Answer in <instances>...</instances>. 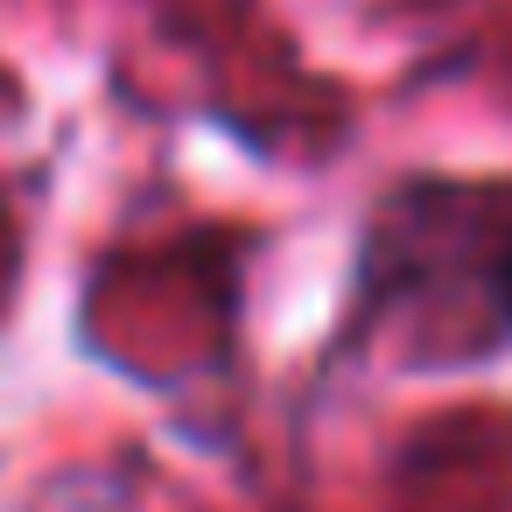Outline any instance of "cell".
<instances>
[{
	"mask_svg": "<svg viewBox=\"0 0 512 512\" xmlns=\"http://www.w3.org/2000/svg\"><path fill=\"white\" fill-rule=\"evenodd\" d=\"M470 204L484 211V232H477V302H484L491 330L512 344V190L505 197L470 190Z\"/></svg>",
	"mask_w": 512,
	"mask_h": 512,
	"instance_id": "obj_1",
	"label": "cell"
}]
</instances>
